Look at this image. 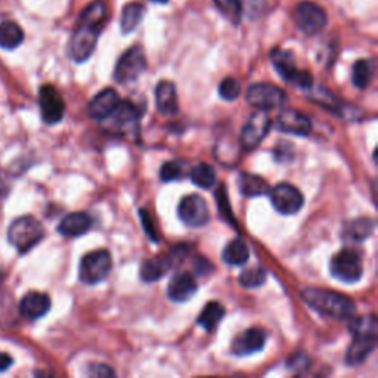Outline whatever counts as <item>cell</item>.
<instances>
[{
    "label": "cell",
    "mask_w": 378,
    "mask_h": 378,
    "mask_svg": "<svg viewBox=\"0 0 378 378\" xmlns=\"http://www.w3.org/2000/svg\"><path fill=\"white\" fill-rule=\"evenodd\" d=\"M8 194V186L6 182L0 178V197H5Z\"/></svg>",
    "instance_id": "f35d334b"
},
{
    "label": "cell",
    "mask_w": 378,
    "mask_h": 378,
    "mask_svg": "<svg viewBox=\"0 0 378 378\" xmlns=\"http://www.w3.org/2000/svg\"><path fill=\"white\" fill-rule=\"evenodd\" d=\"M197 289L198 284L194 276L189 272H181L178 275H174L172 281L169 282L167 296L170 300L182 303V301H188L189 298H192L194 294L197 293Z\"/></svg>",
    "instance_id": "ffe728a7"
},
{
    "label": "cell",
    "mask_w": 378,
    "mask_h": 378,
    "mask_svg": "<svg viewBox=\"0 0 378 378\" xmlns=\"http://www.w3.org/2000/svg\"><path fill=\"white\" fill-rule=\"evenodd\" d=\"M250 257L248 245L243 241L241 238H235L232 241L225 247L222 259L225 263L232 264V266H239L244 264Z\"/></svg>",
    "instance_id": "d4e9b609"
},
{
    "label": "cell",
    "mask_w": 378,
    "mask_h": 378,
    "mask_svg": "<svg viewBox=\"0 0 378 378\" xmlns=\"http://www.w3.org/2000/svg\"><path fill=\"white\" fill-rule=\"evenodd\" d=\"M145 14V8L139 2H130L123 8L121 12V31L124 34L135 31L137 25L141 24Z\"/></svg>",
    "instance_id": "4316f807"
},
{
    "label": "cell",
    "mask_w": 378,
    "mask_h": 378,
    "mask_svg": "<svg viewBox=\"0 0 378 378\" xmlns=\"http://www.w3.org/2000/svg\"><path fill=\"white\" fill-rule=\"evenodd\" d=\"M294 21L301 31L312 36L319 33L325 27L326 22H328V15L317 3L301 2L296 6Z\"/></svg>",
    "instance_id": "8fae6325"
},
{
    "label": "cell",
    "mask_w": 378,
    "mask_h": 378,
    "mask_svg": "<svg viewBox=\"0 0 378 378\" xmlns=\"http://www.w3.org/2000/svg\"><path fill=\"white\" fill-rule=\"evenodd\" d=\"M139 214H141V220H142V226H144L145 232L148 234V236L151 239H153V241L157 243L158 241V234H157V229L154 226V219L151 218V214L146 210H141Z\"/></svg>",
    "instance_id": "8d00e7d4"
},
{
    "label": "cell",
    "mask_w": 378,
    "mask_h": 378,
    "mask_svg": "<svg viewBox=\"0 0 378 378\" xmlns=\"http://www.w3.org/2000/svg\"><path fill=\"white\" fill-rule=\"evenodd\" d=\"M285 99L287 96L280 87L269 83H255L247 91V103L264 112L282 107Z\"/></svg>",
    "instance_id": "9c48e42d"
},
{
    "label": "cell",
    "mask_w": 378,
    "mask_h": 378,
    "mask_svg": "<svg viewBox=\"0 0 378 378\" xmlns=\"http://www.w3.org/2000/svg\"><path fill=\"white\" fill-rule=\"evenodd\" d=\"M112 268V259L109 251L107 250H96L87 253L79 268V278L82 282L87 285H95L103 282L109 275Z\"/></svg>",
    "instance_id": "8992f818"
},
{
    "label": "cell",
    "mask_w": 378,
    "mask_h": 378,
    "mask_svg": "<svg viewBox=\"0 0 378 378\" xmlns=\"http://www.w3.org/2000/svg\"><path fill=\"white\" fill-rule=\"evenodd\" d=\"M374 228H375L374 220H371L370 218H361L350 222L346 226L345 235L346 238L351 239V241H363V239H367L374 232Z\"/></svg>",
    "instance_id": "f546056e"
},
{
    "label": "cell",
    "mask_w": 378,
    "mask_h": 378,
    "mask_svg": "<svg viewBox=\"0 0 378 378\" xmlns=\"http://www.w3.org/2000/svg\"><path fill=\"white\" fill-rule=\"evenodd\" d=\"M181 176H182V167L178 161L165 162L160 169V179L165 183L181 179Z\"/></svg>",
    "instance_id": "e575fe53"
},
{
    "label": "cell",
    "mask_w": 378,
    "mask_h": 378,
    "mask_svg": "<svg viewBox=\"0 0 378 378\" xmlns=\"http://www.w3.org/2000/svg\"><path fill=\"white\" fill-rule=\"evenodd\" d=\"M186 247L179 245L174 247L170 253L165 256H158L154 259H148L141 266V278L145 282H154L161 280L176 263H181L186 256Z\"/></svg>",
    "instance_id": "30bf717a"
},
{
    "label": "cell",
    "mask_w": 378,
    "mask_h": 378,
    "mask_svg": "<svg viewBox=\"0 0 378 378\" xmlns=\"http://www.w3.org/2000/svg\"><path fill=\"white\" fill-rule=\"evenodd\" d=\"M272 128V120L268 112L257 111L248 119L241 132V145L247 151L256 149Z\"/></svg>",
    "instance_id": "5bb4252c"
},
{
    "label": "cell",
    "mask_w": 378,
    "mask_h": 378,
    "mask_svg": "<svg viewBox=\"0 0 378 378\" xmlns=\"http://www.w3.org/2000/svg\"><path fill=\"white\" fill-rule=\"evenodd\" d=\"M363 272L362 256L359 251L354 248H345L333 257L331 260V273L337 280L355 284L361 280Z\"/></svg>",
    "instance_id": "52a82bcc"
},
{
    "label": "cell",
    "mask_w": 378,
    "mask_h": 378,
    "mask_svg": "<svg viewBox=\"0 0 378 378\" xmlns=\"http://www.w3.org/2000/svg\"><path fill=\"white\" fill-rule=\"evenodd\" d=\"M276 129L284 133H292L297 136H308L312 132L310 120L298 111L287 109L276 119Z\"/></svg>",
    "instance_id": "ac0fdd59"
},
{
    "label": "cell",
    "mask_w": 378,
    "mask_h": 378,
    "mask_svg": "<svg viewBox=\"0 0 378 378\" xmlns=\"http://www.w3.org/2000/svg\"><path fill=\"white\" fill-rule=\"evenodd\" d=\"M239 191H241L245 197H262L269 194L271 188L268 182L257 174L251 173H243L238 179Z\"/></svg>",
    "instance_id": "cb8c5ba5"
},
{
    "label": "cell",
    "mask_w": 378,
    "mask_h": 378,
    "mask_svg": "<svg viewBox=\"0 0 378 378\" xmlns=\"http://www.w3.org/2000/svg\"><path fill=\"white\" fill-rule=\"evenodd\" d=\"M214 3H216L219 10L232 24L239 22V18H241V12H243V6L239 0H214Z\"/></svg>",
    "instance_id": "1f68e13d"
},
{
    "label": "cell",
    "mask_w": 378,
    "mask_h": 378,
    "mask_svg": "<svg viewBox=\"0 0 378 378\" xmlns=\"http://www.w3.org/2000/svg\"><path fill=\"white\" fill-rule=\"evenodd\" d=\"M156 99L157 109L162 116H176L179 112L178 93H176V86L172 82L162 80L157 84Z\"/></svg>",
    "instance_id": "44dd1931"
},
{
    "label": "cell",
    "mask_w": 378,
    "mask_h": 378,
    "mask_svg": "<svg viewBox=\"0 0 378 378\" xmlns=\"http://www.w3.org/2000/svg\"><path fill=\"white\" fill-rule=\"evenodd\" d=\"M178 214L181 220L185 225L191 226V228H201V226H204L210 220L207 201L198 194L183 197L178 207Z\"/></svg>",
    "instance_id": "7c38bea8"
},
{
    "label": "cell",
    "mask_w": 378,
    "mask_h": 378,
    "mask_svg": "<svg viewBox=\"0 0 378 378\" xmlns=\"http://www.w3.org/2000/svg\"><path fill=\"white\" fill-rule=\"evenodd\" d=\"M24 40V31L17 22L5 21L0 24V47L15 49Z\"/></svg>",
    "instance_id": "f1b7e54d"
},
{
    "label": "cell",
    "mask_w": 378,
    "mask_h": 378,
    "mask_svg": "<svg viewBox=\"0 0 378 378\" xmlns=\"http://www.w3.org/2000/svg\"><path fill=\"white\" fill-rule=\"evenodd\" d=\"M105 21L107 6L103 0H96L82 12L70 43V55L75 62H84L91 58Z\"/></svg>",
    "instance_id": "6da1fadb"
},
{
    "label": "cell",
    "mask_w": 378,
    "mask_h": 378,
    "mask_svg": "<svg viewBox=\"0 0 378 378\" xmlns=\"http://www.w3.org/2000/svg\"><path fill=\"white\" fill-rule=\"evenodd\" d=\"M92 228V218L87 213H71L61 220L58 231L64 236H80Z\"/></svg>",
    "instance_id": "7402d4cb"
},
{
    "label": "cell",
    "mask_w": 378,
    "mask_h": 378,
    "mask_svg": "<svg viewBox=\"0 0 378 378\" xmlns=\"http://www.w3.org/2000/svg\"><path fill=\"white\" fill-rule=\"evenodd\" d=\"M189 178L197 186L210 189L216 183V172L207 162H199V165L194 166L191 172H189Z\"/></svg>",
    "instance_id": "4dcf8cb0"
},
{
    "label": "cell",
    "mask_w": 378,
    "mask_h": 378,
    "mask_svg": "<svg viewBox=\"0 0 378 378\" xmlns=\"http://www.w3.org/2000/svg\"><path fill=\"white\" fill-rule=\"evenodd\" d=\"M271 61L276 73H278L284 80L301 87V89H310L313 84L312 74L309 71L297 68V62L292 50L275 47L271 52Z\"/></svg>",
    "instance_id": "5b68a950"
},
{
    "label": "cell",
    "mask_w": 378,
    "mask_h": 378,
    "mask_svg": "<svg viewBox=\"0 0 378 378\" xmlns=\"http://www.w3.org/2000/svg\"><path fill=\"white\" fill-rule=\"evenodd\" d=\"M12 363H14V359H12L8 354H2V351H0V372L8 371L12 367Z\"/></svg>",
    "instance_id": "74e56055"
},
{
    "label": "cell",
    "mask_w": 378,
    "mask_h": 378,
    "mask_svg": "<svg viewBox=\"0 0 378 378\" xmlns=\"http://www.w3.org/2000/svg\"><path fill=\"white\" fill-rule=\"evenodd\" d=\"M146 70V56L141 46H133L126 50L114 68L116 82L126 84L135 82Z\"/></svg>",
    "instance_id": "ba28073f"
},
{
    "label": "cell",
    "mask_w": 378,
    "mask_h": 378,
    "mask_svg": "<svg viewBox=\"0 0 378 378\" xmlns=\"http://www.w3.org/2000/svg\"><path fill=\"white\" fill-rule=\"evenodd\" d=\"M42 119L46 124H56L66 114V104L58 89L52 84H45L39 92Z\"/></svg>",
    "instance_id": "9a60e30c"
},
{
    "label": "cell",
    "mask_w": 378,
    "mask_h": 378,
    "mask_svg": "<svg viewBox=\"0 0 378 378\" xmlns=\"http://www.w3.org/2000/svg\"><path fill=\"white\" fill-rule=\"evenodd\" d=\"M354 340L349 346L346 361L351 367L362 363L377 346V321L374 317H362L350 324Z\"/></svg>",
    "instance_id": "3957f363"
},
{
    "label": "cell",
    "mask_w": 378,
    "mask_h": 378,
    "mask_svg": "<svg viewBox=\"0 0 378 378\" xmlns=\"http://www.w3.org/2000/svg\"><path fill=\"white\" fill-rule=\"evenodd\" d=\"M50 298L45 293L31 292L27 293L20 303V312L25 319L36 321L43 318L45 315L50 310Z\"/></svg>",
    "instance_id": "d6986e66"
},
{
    "label": "cell",
    "mask_w": 378,
    "mask_h": 378,
    "mask_svg": "<svg viewBox=\"0 0 378 378\" xmlns=\"http://www.w3.org/2000/svg\"><path fill=\"white\" fill-rule=\"evenodd\" d=\"M266 333L262 328H250L243 334L235 337L232 342V354L236 356H247L253 355L256 351H260L266 343Z\"/></svg>",
    "instance_id": "2e32d148"
},
{
    "label": "cell",
    "mask_w": 378,
    "mask_h": 378,
    "mask_svg": "<svg viewBox=\"0 0 378 378\" xmlns=\"http://www.w3.org/2000/svg\"><path fill=\"white\" fill-rule=\"evenodd\" d=\"M266 281V272L262 268H251L239 275V284L245 288H256Z\"/></svg>",
    "instance_id": "d6a6232c"
},
{
    "label": "cell",
    "mask_w": 378,
    "mask_h": 378,
    "mask_svg": "<svg viewBox=\"0 0 378 378\" xmlns=\"http://www.w3.org/2000/svg\"><path fill=\"white\" fill-rule=\"evenodd\" d=\"M84 378H117L116 371L109 365L105 363H93L86 371Z\"/></svg>",
    "instance_id": "d590c367"
},
{
    "label": "cell",
    "mask_w": 378,
    "mask_h": 378,
    "mask_svg": "<svg viewBox=\"0 0 378 378\" xmlns=\"http://www.w3.org/2000/svg\"><path fill=\"white\" fill-rule=\"evenodd\" d=\"M223 315H225V308L222 306V303H219V301H210V303H207V306L204 308V310L201 312L198 324L203 326L206 331L213 333L218 328V325L220 324Z\"/></svg>",
    "instance_id": "83f0119b"
},
{
    "label": "cell",
    "mask_w": 378,
    "mask_h": 378,
    "mask_svg": "<svg viewBox=\"0 0 378 378\" xmlns=\"http://www.w3.org/2000/svg\"><path fill=\"white\" fill-rule=\"evenodd\" d=\"M43 236V225L33 216H22L15 219L8 229L9 243L22 255L39 244Z\"/></svg>",
    "instance_id": "277c9868"
},
{
    "label": "cell",
    "mask_w": 378,
    "mask_h": 378,
    "mask_svg": "<svg viewBox=\"0 0 378 378\" xmlns=\"http://www.w3.org/2000/svg\"><path fill=\"white\" fill-rule=\"evenodd\" d=\"M239 92H241V84L234 77L225 79L220 86H219V95L225 100H234L239 96Z\"/></svg>",
    "instance_id": "836d02e7"
},
{
    "label": "cell",
    "mask_w": 378,
    "mask_h": 378,
    "mask_svg": "<svg viewBox=\"0 0 378 378\" xmlns=\"http://www.w3.org/2000/svg\"><path fill=\"white\" fill-rule=\"evenodd\" d=\"M375 66L372 59H359L351 68V80L358 89H367L374 79Z\"/></svg>",
    "instance_id": "484cf974"
},
{
    "label": "cell",
    "mask_w": 378,
    "mask_h": 378,
    "mask_svg": "<svg viewBox=\"0 0 378 378\" xmlns=\"http://www.w3.org/2000/svg\"><path fill=\"white\" fill-rule=\"evenodd\" d=\"M119 104H120L119 93L114 89H111V87H107V89L100 91L91 100L89 107H87V112H89V116L95 120H105L114 112Z\"/></svg>",
    "instance_id": "e0dca14e"
},
{
    "label": "cell",
    "mask_w": 378,
    "mask_h": 378,
    "mask_svg": "<svg viewBox=\"0 0 378 378\" xmlns=\"http://www.w3.org/2000/svg\"><path fill=\"white\" fill-rule=\"evenodd\" d=\"M142 117V111L132 100H120V104L109 116L112 124L117 128H128V126L136 124Z\"/></svg>",
    "instance_id": "603a6c76"
},
{
    "label": "cell",
    "mask_w": 378,
    "mask_h": 378,
    "mask_svg": "<svg viewBox=\"0 0 378 378\" xmlns=\"http://www.w3.org/2000/svg\"><path fill=\"white\" fill-rule=\"evenodd\" d=\"M301 298L324 317L334 319H346L355 313L354 300L346 294L333 292L325 288H305L301 292Z\"/></svg>",
    "instance_id": "7a4b0ae2"
},
{
    "label": "cell",
    "mask_w": 378,
    "mask_h": 378,
    "mask_svg": "<svg viewBox=\"0 0 378 378\" xmlns=\"http://www.w3.org/2000/svg\"><path fill=\"white\" fill-rule=\"evenodd\" d=\"M153 2H157V3H167L169 0H153Z\"/></svg>",
    "instance_id": "ab89813d"
},
{
    "label": "cell",
    "mask_w": 378,
    "mask_h": 378,
    "mask_svg": "<svg viewBox=\"0 0 378 378\" xmlns=\"http://www.w3.org/2000/svg\"><path fill=\"white\" fill-rule=\"evenodd\" d=\"M271 201L276 211L281 214H296L305 204V197L300 189L289 183H280L269 191Z\"/></svg>",
    "instance_id": "4fadbf2b"
}]
</instances>
